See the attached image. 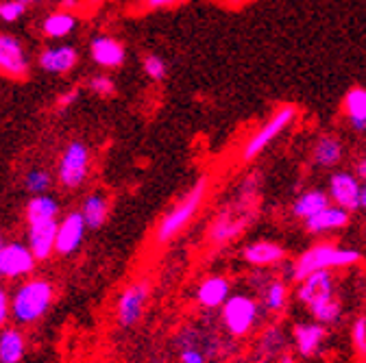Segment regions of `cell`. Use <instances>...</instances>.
Listing matches in <instances>:
<instances>
[{"label":"cell","instance_id":"6da1fadb","mask_svg":"<svg viewBox=\"0 0 366 363\" xmlns=\"http://www.w3.org/2000/svg\"><path fill=\"white\" fill-rule=\"evenodd\" d=\"M209 188H212V178L207 174H203L194 180L192 188L159 218V222L155 226V244L166 246L188 229L192 220L199 215L201 207L205 205Z\"/></svg>","mask_w":366,"mask_h":363},{"label":"cell","instance_id":"7a4b0ae2","mask_svg":"<svg viewBox=\"0 0 366 363\" xmlns=\"http://www.w3.org/2000/svg\"><path fill=\"white\" fill-rule=\"evenodd\" d=\"M297 298H299V302H303L310 309L314 320L320 322L323 327H332V324L340 322L342 307L334 294L332 272H314V275L299 281Z\"/></svg>","mask_w":366,"mask_h":363},{"label":"cell","instance_id":"3957f363","mask_svg":"<svg viewBox=\"0 0 366 363\" xmlns=\"http://www.w3.org/2000/svg\"><path fill=\"white\" fill-rule=\"evenodd\" d=\"M360 261H362V255L355 248H342L332 242H318L297 257V261L292 263V270H290V277L295 281H303L305 277L314 275V272L345 270Z\"/></svg>","mask_w":366,"mask_h":363},{"label":"cell","instance_id":"277c9868","mask_svg":"<svg viewBox=\"0 0 366 363\" xmlns=\"http://www.w3.org/2000/svg\"><path fill=\"white\" fill-rule=\"evenodd\" d=\"M299 120V107L292 103H284L274 109L244 142L242 150H240V161L242 163H251L257 157H262L264 150H268L274 142H277L282 135Z\"/></svg>","mask_w":366,"mask_h":363},{"label":"cell","instance_id":"5b68a950","mask_svg":"<svg viewBox=\"0 0 366 363\" xmlns=\"http://www.w3.org/2000/svg\"><path fill=\"white\" fill-rule=\"evenodd\" d=\"M55 287L49 279H29L11 296V317L18 324H35L49 313Z\"/></svg>","mask_w":366,"mask_h":363},{"label":"cell","instance_id":"8992f818","mask_svg":"<svg viewBox=\"0 0 366 363\" xmlns=\"http://www.w3.org/2000/svg\"><path fill=\"white\" fill-rule=\"evenodd\" d=\"M92 170V148L83 140H70L59 159H57V170L55 178L64 190L76 192L85 185Z\"/></svg>","mask_w":366,"mask_h":363},{"label":"cell","instance_id":"52a82bcc","mask_svg":"<svg viewBox=\"0 0 366 363\" xmlns=\"http://www.w3.org/2000/svg\"><path fill=\"white\" fill-rule=\"evenodd\" d=\"M220 317L229 335L244 337L259 322V305L249 294H232L220 307Z\"/></svg>","mask_w":366,"mask_h":363},{"label":"cell","instance_id":"ba28073f","mask_svg":"<svg viewBox=\"0 0 366 363\" xmlns=\"http://www.w3.org/2000/svg\"><path fill=\"white\" fill-rule=\"evenodd\" d=\"M149 296H151L149 279L133 281L131 285H127L122 290V294L118 296V302H116V320L122 329H131L142 320Z\"/></svg>","mask_w":366,"mask_h":363},{"label":"cell","instance_id":"9c48e42d","mask_svg":"<svg viewBox=\"0 0 366 363\" xmlns=\"http://www.w3.org/2000/svg\"><path fill=\"white\" fill-rule=\"evenodd\" d=\"M255 218V209L244 211L242 215H236V207L229 205L222 207L209 222V229H207V242L212 246H222L227 242L236 240L244 229L247 224Z\"/></svg>","mask_w":366,"mask_h":363},{"label":"cell","instance_id":"30bf717a","mask_svg":"<svg viewBox=\"0 0 366 363\" xmlns=\"http://www.w3.org/2000/svg\"><path fill=\"white\" fill-rule=\"evenodd\" d=\"M0 74L14 81H22L31 74L29 53L14 33H0Z\"/></svg>","mask_w":366,"mask_h":363},{"label":"cell","instance_id":"8fae6325","mask_svg":"<svg viewBox=\"0 0 366 363\" xmlns=\"http://www.w3.org/2000/svg\"><path fill=\"white\" fill-rule=\"evenodd\" d=\"M37 259L29 244L22 242H7L0 248V277L9 281L31 277L35 272Z\"/></svg>","mask_w":366,"mask_h":363},{"label":"cell","instance_id":"7c38bea8","mask_svg":"<svg viewBox=\"0 0 366 363\" xmlns=\"http://www.w3.org/2000/svg\"><path fill=\"white\" fill-rule=\"evenodd\" d=\"M89 59L101 70H118L127 61V46L114 35L97 33L89 39Z\"/></svg>","mask_w":366,"mask_h":363},{"label":"cell","instance_id":"4fadbf2b","mask_svg":"<svg viewBox=\"0 0 366 363\" xmlns=\"http://www.w3.org/2000/svg\"><path fill=\"white\" fill-rule=\"evenodd\" d=\"M360 190L362 180L355 172L336 170L327 180V194L332 205L342 207L347 211H360Z\"/></svg>","mask_w":366,"mask_h":363},{"label":"cell","instance_id":"5bb4252c","mask_svg":"<svg viewBox=\"0 0 366 363\" xmlns=\"http://www.w3.org/2000/svg\"><path fill=\"white\" fill-rule=\"evenodd\" d=\"M87 233V224L81 215V211H68L64 218H59V226H57V237H55V252L61 257H70L74 255L85 240Z\"/></svg>","mask_w":366,"mask_h":363},{"label":"cell","instance_id":"9a60e30c","mask_svg":"<svg viewBox=\"0 0 366 363\" xmlns=\"http://www.w3.org/2000/svg\"><path fill=\"white\" fill-rule=\"evenodd\" d=\"M79 66V51L72 44H53L37 55V68L46 74H68Z\"/></svg>","mask_w":366,"mask_h":363},{"label":"cell","instance_id":"2e32d148","mask_svg":"<svg viewBox=\"0 0 366 363\" xmlns=\"http://www.w3.org/2000/svg\"><path fill=\"white\" fill-rule=\"evenodd\" d=\"M59 218L55 220H39L26 224V244L33 250L37 263L49 261L55 252V237H57Z\"/></svg>","mask_w":366,"mask_h":363},{"label":"cell","instance_id":"e0dca14e","mask_svg":"<svg viewBox=\"0 0 366 363\" xmlns=\"http://www.w3.org/2000/svg\"><path fill=\"white\" fill-rule=\"evenodd\" d=\"M345 157V144L336 133H320L312 144V165L320 170L336 168Z\"/></svg>","mask_w":366,"mask_h":363},{"label":"cell","instance_id":"ac0fdd59","mask_svg":"<svg viewBox=\"0 0 366 363\" xmlns=\"http://www.w3.org/2000/svg\"><path fill=\"white\" fill-rule=\"evenodd\" d=\"M342 116L355 135H366V87L353 85L342 96Z\"/></svg>","mask_w":366,"mask_h":363},{"label":"cell","instance_id":"d6986e66","mask_svg":"<svg viewBox=\"0 0 366 363\" xmlns=\"http://www.w3.org/2000/svg\"><path fill=\"white\" fill-rule=\"evenodd\" d=\"M242 259H244V263L259 267V270L270 267V265H280L282 261H286V248L277 242L257 240L242 248Z\"/></svg>","mask_w":366,"mask_h":363},{"label":"cell","instance_id":"ffe728a7","mask_svg":"<svg viewBox=\"0 0 366 363\" xmlns=\"http://www.w3.org/2000/svg\"><path fill=\"white\" fill-rule=\"evenodd\" d=\"M349 218H351V211H347L342 207H336V205H330L323 211H318L312 218H307L305 220V229L312 235L334 233V231L345 229V226L349 224Z\"/></svg>","mask_w":366,"mask_h":363},{"label":"cell","instance_id":"44dd1931","mask_svg":"<svg viewBox=\"0 0 366 363\" xmlns=\"http://www.w3.org/2000/svg\"><path fill=\"white\" fill-rule=\"evenodd\" d=\"M327 329L320 322H299L292 329V339H295V348L301 357H314L320 346L325 342Z\"/></svg>","mask_w":366,"mask_h":363},{"label":"cell","instance_id":"7402d4cb","mask_svg":"<svg viewBox=\"0 0 366 363\" xmlns=\"http://www.w3.org/2000/svg\"><path fill=\"white\" fill-rule=\"evenodd\" d=\"M232 296V283L220 275L207 277L199 287H197V302L203 309H220L227 298Z\"/></svg>","mask_w":366,"mask_h":363},{"label":"cell","instance_id":"603a6c76","mask_svg":"<svg viewBox=\"0 0 366 363\" xmlns=\"http://www.w3.org/2000/svg\"><path fill=\"white\" fill-rule=\"evenodd\" d=\"M81 215L87 224V231H99L101 226H105V222L109 220V198L103 192H92L83 198L81 203Z\"/></svg>","mask_w":366,"mask_h":363},{"label":"cell","instance_id":"cb8c5ba5","mask_svg":"<svg viewBox=\"0 0 366 363\" xmlns=\"http://www.w3.org/2000/svg\"><path fill=\"white\" fill-rule=\"evenodd\" d=\"M76 26H79L76 14H72L70 9H57L41 20V35L46 39H64L72 35Z\"/></svg>","mask_w":366,"mask_h":363},{"label":"cell","instance_id":"d4e9b609","mask_svg":"<svg viewBox=\"0 0 366 363\" xmlns=\"http://www.w3.org/2000/svg\"><path fill=\"white\" fill-rule=\"evenodd\" d=\"M332 200H330V194L327 190H320V188H312V190H305L301 192L295 203H292V215L295 218H301L303 222L307 218H312L314 213L323 211L325 207H330Z\"/></svg>","mask_w":366,"mask_h":363},{"label":"cell","instance_id":"484cf974","mask_svg":"<svg viewBox=\"0 0 366 363\" xmlns=\"http://www.w3.org/2000/svg\"><path fill=\"white\" fill-rule=\"evenodd\" d=\"M26 352V342L22 331L14 327L0 329V363H20Z\"/></svg>","mask_w":366,"mask_h":363},{"label":"cell","instance_id":"4316f807","mask_svg":"<svg viewBox=\"0 0 366 363\" xmlns=\"http://www.w3.org/2000/svg\"><path fill=\"white\" fill-rule=\"evenodd\" d=\"M59 211H61V205L55 196L51 194L31 196L26 203V224L39 222V220H55L59 218Z\"/></svg>","mask_w":366,"mask_h":363},{"label":"cell","instance_id":"83f0119b","mask_svg":"<svg viewBox=\"0 0 366 363\" xmlns=\"http://www.w3.org/2000/svg\"><path fill=\"white\" fill-rule=\"evenodd\" d=\"M55 174L46 168H31L26 174H24V180L22 185L24 190L31 194V196H37V194H49V190L53 188L55 183Z\"/></svg>","mask_w":366,"mask_h":363},{"label":"cell","instance_id":"f1b7e54d","mask_svg":"<svg viewBox=\"0 0 366 363\" xmlns=\"http://www.w3.org/2000/svg\"><path fill=\"white\" fill-rule=\"evenodd\" d=\"M288 296H290V294H288V285H286L284 281H280V279L270 281V283L264 287V292H262L264 309H266V311H272V313L284 311L286 305H288Z\"/></svg>","mask_w":366,"mask_h":363},{"label":"cell","instance_id":"f546056e","mask_svg":"<svg viewBox=\"0 0 366 363\" xmlns=\"http://www.w3.org/2000/svg\"><path fill=\"white\" fill-rule=\"evenodd\" d=\"M142 70L153 83H164L168 78V72H170L166 59L157 53H147L142 57Z\"/></svg>","mask_w":366,"mask_h":363},{"label":"cell","instance_id":"4dcf8cb0","mask_svg":"<svg viewBox=\"0 0 366 363\" xmlns=\"http://www.w3.org/2000/svg\"><path fill=\"white\" fill-rule=\"evenodd\" d=\"M87 89L99 98H112L116 94V81L107 72H97L87 78Z\"/></svg>","mask_w":366,"mask_h":363},{"label":"cell","instance_id":"1f68e13d","mask_svg":"<svg viewBox=\"0 0 366 363\" xmlns=\"http://www.w3.org/2000/svg\"><path fill=\"white\" fill-rule=\"evenodd\" d=\"M29 5H24L22 0H3L0 3V22L5 24H16L24 18Z\"/></svg>","mask_w":366,"mask_h":363},{"label":"cell","instance_id":"d6a6232c","mask_svg":"<svg viewBox=\"0 0 366 363\" xmlns=\"http://www.w3.org/2000/svg\"><path fill=\"white\" fill-rule=\"evenodd\" d=\"M351 342L357 354L366 357V317L360 315L351 327Z\"/></svg>","mask_w":366,"mask_h":363},{"label":"cell","instance_id":"836d02e7","mask_svg":"<svg viewBox=\"0 0 366 363\" xmlns=\"http://www.w3.org/2000/svg\"><path fill=\"white\" fill-rule=\"evenodd\" d=\"M79 98H81V89H79V87H70V89H66V92H61V94L55 98V107H57L59 111H66V109L74 107V105L79 103Z\"/></svg>","mask_w":366,"mask_h":363},{"label":"cell","instance_id":"e575fe53","mask_svg":"<svg viewBox=\"0 0 366 363\" xmlns=\"http://www.w3.org/2000/svg\"><path fill=\"white\" fill-rule=\"evenodd\" d=\"M188 0H140V7L144 11H166V9H174Z\"/></svg>","mask_w":366,"mask_h":363},{"label":"cell","instance_id":"d590c367","mask_svg":"<svg viewBox=\"0 0 366 363\" xmlns=\"http://www.w3.org/2000/svg\"><path fill=\"white\" fill-rule=\"evenodd\" d=\"M11 317V296L5 287H0V329H5Z\"/></svg>","mask_w":366,"mask_h":363},{"label":"cell","instance_id":"8d00e7d4","mask_svg":"<svg viewBox=\"0 0 366 363\" xmlns=\"http://www.w3.org/2000/svg\"><path fill=\"white\" fill-rule=\"evenodd\" d=\"M179 361L181 363H207L205 352L199 350L197 346H186V348H183L181 354H179Z\"/></svg>","mask_w":366,"mask_h":363},{"label":"cell","instance_id":"74e56055","mask_svg":"<svg viewBox=\"0 0 366 363\" xmlns=\"http://www.w3.org/2000/svg\"><path fill=\"white\" fill-rule=\"evenodd\" d=\"M218 3H220L222 7H227V9H240V7L249 5L251 0H218Z\"/></svg>","mask_w":366,"mask_h":363},{"label":"cell","instance_id":"f35d334b","mask_svg":"<svg viewBox=\"0 0 366 363\" xmlns=\"http://www.w3.org/2000/svg\"><path fill=\"white\" fill-rule=\"evenodd\" d=\"M353 172L357 174V178H360V180H366V155L357 159V163H355V170H353Z\"/></svg>","mask_w":366,"mask_h":363},{"label":"cell","instance_id":"ab89813d","mask_svg":"<svg viewBox=\"0 0 366 363\" xmlns=\"http://www.w3.org/2000/svg\"><path fill=\"white\" fill-rule=\"evenodd\" d=\"M360 211H366V180H362V190H360Z\"/></svg>","mask_w":366,"mask_h":363},{"label":"cell","instance_id":"60d3db41","mask_svg":"<svg viewBox=\"0 0 366 363\" xmlns=\"http://www.w3.org/2000/svg\"><path fill=\"white\" fill-rule=\"evenodd\" d=\"M280 363H295V359H292L290 354H282V359H280Z\"/></svg>","mask_w":366,"mask_h":363},{"label":"cell","instance_id":"b9f144b4","mask_svg":"<svg viewBox=\"0 0 366 363\" xmlns=\"http://www.w3.org/2000/svg\"><path fill=\"white\" fill-rule=\"evenodd\" d=\"M76 0H64V7H74Z\"/></svg>","mask_w":366,"mask_h":363},{"label":"cell","instance_id":"7bdbcfd3","mask_svg":"<svg viewBox=\"0 0 366 363\" xmlns=\"http://www.w3.org/2000/svg\"><path fill=\"white\" fill-rule=\"evenodd\" d=\"M24 5H35V3H44V0H22Z\"/></svg>","mask_w":366,"mask_h":363},{"label":"cell","instance_id":"ee69618b","mask_svg":"<svg viewBox=\"0 0 366 363\" xmlns=\"http://www.w3.org/2000/svg\"><path fill=\"white\" fill-rule=\"evenodd\" d=\"M3 244H5V242H3V237H0V248H3Z\"/></svg>","mask_w":366,"mask_h":363}]
</instances>
